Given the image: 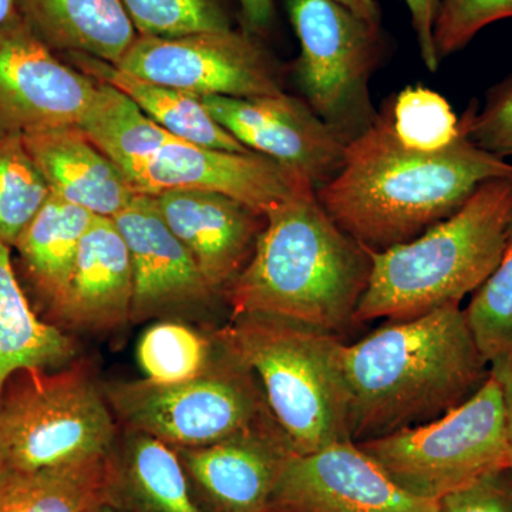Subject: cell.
I'll return each instance as SVG.
<instances>
[{"label":"cell","mask_w":512,"mask_h":512,"mask_svg":"<svg viewBox=\"0 0 512 512\" xmlns=\"http://www.w3.org/2000/svg\"><path fill=\"white\" fill-rule=\"evenodd\" d=\"M511 175V163L478 147L463 131L434 153L404 147L384 101L375 123L350 141L342 170L316 198L346 234L372 251H384L451 217L481 184Z\"/></svg>","instance_id":"cell-1"},{"label":"cell","mask_w":512,"mask_h":512,"mask_svg":"<svg viewBox=\"0 0 512 512\" xmlns=\"http://www.w3.org/2000/svg\"><path fill=\"white\" fill-rule=\"evenodd\" d=\"M342 366L353 443L439 419L491 373L460 305L389 320L355 345L343 343Z\"/></svg>","instance_id":"cell-2"},{"label":"cell","mask_w":512,"mask_h":512,"mask_svg":"<svg viewBox=\"0 0 512 512\" xmlns=\"http://www.w3.org/2000/svg\"><path fill=\"white\" fill-rule=\"evenodd\" d=\"M372 266L370 249L306 188L266 214L251 259L224 298L232 316H274L339 336L355 323Z\"/></svg>","instance_id":"cell-3"},{"label":"cell","mask_w":512,"mask_h":512,"mask_svg":"<svg viewBox=\"0 0 512 512\" xmlns=\"http://www.w3.org/2000/svg\"><path fill=\"white\" fill-rule=\"evenodd\" d=\"M512 214V175L477 188L446 220L406 244L372 251V274L356 322L417 318L460 305L500 264Z\"/></svg>","instance_id":"cell-4"},{"label":"cell","mask_w":512,"mask_h":512,"mask_svg":"<svg viewBox=\"0 0 512 512\" xmlns=\"http://www.w3.org/2000/svg\"><path fill=\"white\" fill-rule=\"evenodd\" d=\"M212 335L254 372L296 454L352 441L339 336L265 315L232 316Z\"/></svg>","instance_id":"cell-5"},{"label":"cell","mask_w":512,"mask_h":512,"mask_svg":"<svg viewBox=\"0 0 512 512\" xmlns=\"http://www.w3.org/2000/svg\"><path fill=\"white\" fill-rule=\"evenodd\" d=\"M117 419L90 366L25 370L9 380L0 400V467L52 470L110 457Z\"/></svg>","instance_id":"cell-6"},{"label":"cell","mask_w":512,"mask_h":512,"mask_svg":"<svg viewBox=\"0 0 512 512\" xmlns=\"http://www.w3.org/2000/svg\"><path fill=\"white\" fill-rule=\"evenodd\" d=\"M104 393L124 430L174 450L211 446L275 419L254 372L218 342L211 365L195 379L113 383Z\"/></svg>","instance_id":"cell-7"},{"label":"cell","mask_w":512,"mask_h":512,"mask_svg":"<svg viewBox=\"0 0 512 512\" xmlns=\"http://www.w3.org/2000/svg\"><path fill=\"white\" fill-rule=\"evenodd\" d=\"M356 444L407 493L439 503L510 468L500 384L490 373L467 402L439 419Z\"/></svg>","instance_id":"cell-8"},{"label":"cell","mask_w":512,"mask_h":512,"mask_svg":"<svg viewBox=\"0 0 512 512\" xmlns=\"http://www.w3.org/2000/svg\"><path fill=\"white\" fill-rule=\"evenodd\" d=\"M301 45L293 77L303 101L346 144L377 119L369 83L384 55L382 25L360 19L336 0H285Z\"/></svg>","instance_id":"cell-9"},{"label":"cell","mask_w":512,"mask_h":512,"mask_svg":"<svg viewBox=\"0 0 512 512\" xmlns=\"http://www.w3.org/2000/svg\"><path fill=\"white\" fill-rule=\"evenodd\" d=\"M114 67L195 96L252 99L284 92L261 39L242 30L180 37L138 35Z\"/></svg>","instance_id":"cell-10"},{"label":"cell","mask_w":512,"mask_h":512,"mask_svg":"<svg viewBox=\"0 0 512 512\" xmlns=\"http://www.w3.org/2000/svg\"><path fill=\"white\" fill-rule=\"evenodd\" d=\"M100 82L64 63L22 16L0 29V136L82 126Z\"/></svg>","instance_id":"cell-11"},{"label":"cell","mask_w":512,"mask_h":512,"mask_svg":"<svg viewBox=\"0 0 512 512\" xmlns=\"http://www.w3.org/2000/svg\"><path fill=\"white\" fill-rule=\"evenodd\" d=\"M121 171L137 194L157 195L170 190L217 192L265 217L299 192L313 188L303 175L262 154L215 150L177 137Z\"/></svg>","instance_id":"cell-12"},{"label":"cell","mask_w":512,"mask_h":512,"mask_svg":"<svg viewBox=\"0 0 512 512\" xmlns=\"http://www.w3.org/2000/svg\"><path fill=\"white\" fill-rule=\"evenodd\" d=\"M198 97L242 146L303 175L315 191L342 170L348 144L302 99L285 92L252 99Z\"/></svg>","instance_id":"cell-13"},{"label":"cell","mask_w":512,"mask_h":512,"mask_svg":"<svg viewBox=\"0 0 512 512\" xmlns=\"http://www.w3.org/2000/svg\"><path fill=\"white\" fill-rule=\"evenodd\" d=\"M266 512H439L407 493L353 441L293 454Z\"/></svg>","instance_id":"cell-14"},{"label":"cell","mask_w":512,"mask_h":512,"mask_svg":"<svg viewBox=\"0 0 512 512\" xmlns=\"http://www.w3.org/2000/svg\"><path fill=\"white\" fill-rule=\"evenodd\" d=\"M111 220L126 242L133 268L131 322L192 312L218 298L164 221L153 195L137 194Z\"/></svg>","instance_id":"cell-15"},{"label":"cell","mask_w":512,"mask_h":512,"mask_svg":"<svg viewBox=\"0 0 512 512\" xmlns=\"http://www.w3.org/2000/svg\"><path fill=\"white\" fill-rule=\"evenodd\" d=\"M191 487L208 512H266L295 453L275 419L200 448H178Z\"/></svg>","instance_id":"cell-16"},{"label":"cell","mask_w":512,"mask_h":512,"mask_svg":"<svg viewBox=\"0 0 512 512\" xmlns=\"http://www.w3.org/2000/svg\"><path fill=\"white\" fill-rule=\"evenodd\" d=\"M153 197L211 291L224 296L251 259L265 215L217 192L170 190Z\"/></svg>","instance_id":"cell-17"},{"label":"cell","mask_w":512,"mask_h":512,"mask_svg":"<svg viewBox=\"0 0 512 512\" xmlns=\"http://www.w3.org/2000/svg\"><path fill=\"white\" fill-rule=\"evenodd\" d=\"M133 289L126 242L111 218L96 217L50 315L66 328L110 332L131 322Z\"/></svg>","instance_id":"cell-18"},{"label":"cell","mask_w":512,"mask_h":512,"mask_svg":"<svg viewBox=\"0 0 512 512\" xmlns=\"http://www.w3.org/2000/svg\"><path fill=\"white\" fill-rule=\"evenodd\" d=\"M23 141L50 192L97 217L113 218L137 195L123 171L79 126L40 131Z\"/></svg>","instance_id":"cell-19"},{"label":"cell","mask_w":512,"mask_h":512,"mask_svg":"<svg viewBox=\"0 0 512 512\" xmlns=\"http://www.w3.org/2000/svg\"><path fill=\"white\" fill-rule=\"evenodd\" d=\"M19 13L47 46L117 64L137 32L121 0H18Z\"/></svg>","instance_id":"cell-20"},{"label":"cell","mask_w":512,"mask_h":512,"mask_svg":"<svg viewBox=\"0 0 512 512\" xmlns=\"http://www.w3.org/2000/svg\"><path fill=\"white\" fill-rule=\"evenodd\" d=\"M126 433L113 453V504L131 512H204L174 448L148 434Z\"/></svg>","instance_id":"cell-21"},{"label":"cell","mask_w":512,"mask_h":512,"mask_svg":"<svg viewBox=\"0 0 512 512\" xmlns=\"http://www.w3.org/2000/svg\"><path fill=\"white\" fill-rule=\"evenodd\" d=\"M10 248L0 241V400L9 380L25 370H52L76 356L63 330L37 318L22 291Z\"/></svg>","instance_id":"cell-22"},{"label":"cell","mask_w":512,"mask_h":512,"mask_svg":"<svg viewBox=\"0 0 512 512\" xmlns=\"http://www.w3.org/2000/svg\"><path fill=\"white\" fill-rule=\"evenodd\" d=\"M70 56L83 73L126 94L154 123L174 137L201 147L248 153V148L242 146L237 138L232 137L214 120L201 103L200 97L195 94L128 76L113 64L101 62L94 57Z\"/></svg>","instance_id":"cell-23"},{"label":"cell","mask_w":512,"mask_h":512,"mask_svg":"<svg viewBox=\"0 0 512 512\" xmlns=\"http://www.w3.org/2000/svg\"><path fill=\"white\" fill-rule=\"evenodd\" d=\"M100 503L113 504V454L35 473L0 467V512H86Z\"/></svg>","instance_id":"cell-24"},{"label":"cell","mask_w":512,"mask_h":512,"mask_svg":"<svg viewBox=\"0 0 512 512\" xmlns=\"http://www.w3.org/2000/svg\"><path fill=\"white\" fill-rule=\"evenodd\" d=\"M97 215L50 194L13 248L47 305L59 298L72 274L80 244Z\"/></svg>","instance_id":"cell-25"},{"label":"cell","mask_w":512,"mask_h":512,"mask_svg":"<svg viewBox=\"0 0 512 512\" xmlns=\"http://www.w3.org/2000/svg\"><path fill=\"white\" fill-rule=\"evenodd\" d=\"M80 128L120 170L150 156L174 137L126 94L104 82H100L99 97Z\"/></svg>","instance_id":"cell-26"},{"label":"cell","mask_w":512,"mask_h":512,"mask_svg":"<svg viewBox=\"0 0 512 512\" xmlns=\"http://www.w3.org/2000/svg\"><path fill=\"white\" fill-rule=\"evenodd\" d=\"M217 353L214 336L181 320H158L138 339L136 357L144 379L158 384L188 382L211 365Z\"/></svg>","instance_id":"cell-27"},{"label":"cell","mask_w":512,"mask_h":512,"mask_svg":"<svg viewBox=\"0 0 512 512\" xmlns=\"http://www.w3.org/2000/svg\"><path fill=\"white\" fill-rule=\"evenodd\" d=\"M50 194L23 138L0 136V241L13 248Z\"/></svg>","instance_id":"cell-28"},{"label":"cell","mask_w":512,"mask_h":512,"mask_svg":"<svg viewBox=\"0 0 512 512\" xmlns=\"http://www.w3.org/2000/svg\"><path fill=\"white\" fill-rule=\"evenodd\" d=\"M466 312L477 345L493 363L512 359V214L500 264L474 292Z\"/></svg>","instance_id":"cell-29"},{"label":"cell","mask_w":512,"mask_h":512,"mask_svg":"<svg viewBox=\"0 0 512 512\" xmlns=\"http://www.w3.org/2000/svg\"><path fill=\"white\" fill-rule=\"evenodd\" d=\"M397 140L412 150L434 153L460 136V119L441 94L409 86L386 101Z\"/></svg>","instance_id":"cell-30"},{"label":"cell","mask_w":512,"mask_h":512,"mask_svg":"<svg viewBox=\"0 0 512 512\" xmlns=\"http://www.w3.org/2000/svg\"><path fill=\"white\" fill-rule=\"evenodd\" d=\"M137 35L180 37L232 29L221 0H121Z\"/></svg>","instance_id":"cell-31"},{"label":"cell","mask_w":512,"mask_h":512,"mask_svg":"<svg viewBox=\"0 0 512 512\" xmlns=\"http://www.w3.org/2000/svg\"><path fill=\"white\" fill-rule=\"evenodd\" d=\"M512 19V0H441L434 23V47L439 60L470 45L487 26Z\"/></svg>","instance_id":"cell-32"},{"label":"cell","mask_w":512,"mask_h":512,"mask_svg":"<svg viewBox=\"0 0 512 512\" xmlns=\"http://www.w3.org/2000/svg\"><path fill=\"white\" fill-rule=\"evenodd\" d=\"M460 128L488 153L504 160L512 157V74L490 89L480 110H466Z\"/></svg>","instance_id":"cell-33"},{"label":"cell","mask_w":512,"mask_h":512,"mask_svg":"<svg viewBox=\"0 0 512 512\" xmlns=\"http://www.w3.org/2000/svg\"><path fill=\"white\" fill-rule=\"evenodd\" d=\"M439 512H512V468L494 471L441 498Z\"/></svg>","instance_id":"cell-34"},{"label":"cell","mask_w":512,"mask_h":512,"mask_svg":"<svg viewBox=\"0 0 512 512\" xmlns=\"http://www.w3.org/2000/svg\"><path fill=\"white\" fill-rule=\"evenodd\" d=\"M410 12L412 28L417 37L420 57L429 72H436L440 66L434 47V23L439 15L441 0H404Z\"/></svg>","instance_id":"cell-35"},{"label":"cell","mask_w":512,"mask_h":512,"mask_svg":"<svg viewBox=\"0 0 512 512\" xmlns=\"http://www.w3.org/2000/svg\"><path fill=\"white\" fill-rule=\"evenodd\" d=\"M242 32L258 37L268 36L274 25L276 0H238Z\"/></svg>","instance_id":"cell-36"},{"label":"cell","mask_w":512,"mask_h":512,"mask_svg":"<svg viewBox=\"0 0 512 512\" xmlns=\"http://www.w3.org/2000/svg\"><path fill=\"white\" fill-rule=\"evenodd\" d=\"M491 375L497 379L503 393L505 439H507L508 463L512 468V359L493 363Z\"/></svg>","instance_id":"cell-37"},{"label":"cell","mask_w":512,"mask_h":512,"mask_svg":"<svg viewBox=\"0 0 512 512\" xmlns=\"http://www.w3.org/2000/svg\"><path fill=\"white\" fill-rule=\"evenodd\" d=\"M336 2L348 8L360 19L372 25H382V9L377 0H336Z\"/></svg>","instance_id":"cell-38"},{"label":"cell","mask_w":512,"mask_h":512,"mask_svg":"<svg viewBox=\"0 0 512 512\" xmlns=\"http://www.w3.org/2000/svg\"><path fill=\"white\" fill-rule=\"evenodd\" d=\"M19 15L18 0H0V29Z\"/></svg>","instance_id":"cell-39"},{"label":"cell","mask_w":512,"mask_h":512,"mask_svg":"<svg viewBox=\"0 0 512 512\" xmlns=\"http://www.w3.org/2000/svg\"><path fill=\"white\" fill-rule=\"evenodd\" d=\"M119 508L116 507V505H113L111 503H100L97 505H94V507L90 508L89 511L86 512H119Z\"/></svg>","instance_id":"cell-40"}]
</instances>
